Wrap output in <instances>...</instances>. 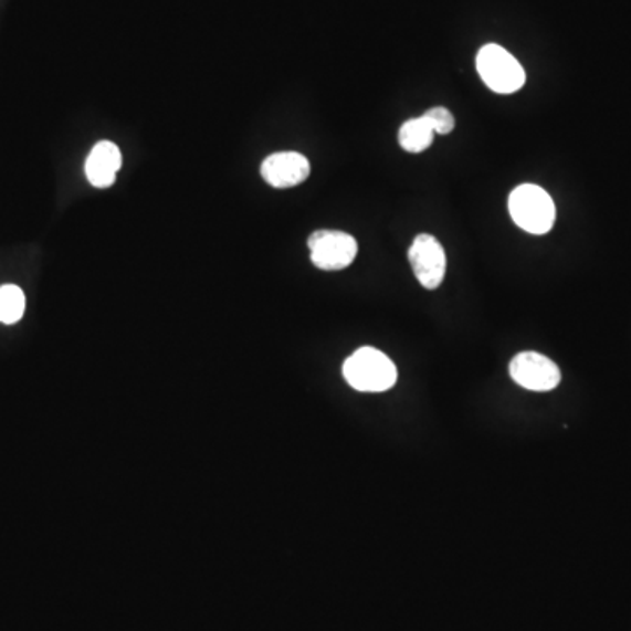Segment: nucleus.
I'll use <instances>...</instances> for the list:
<instances>
[{"instance_id": "nucleus-1", "label": "nucleus", "mask_w": 631, "mask_h": 631, "mask_svg": "<svg viewBox=\"0 0 631 631\" xmlns=\"http://www.w3.org/2000/svg\"><path fill=\"white\" fill-rule=\"evenodd\" d=\"M344 379L351 388L364 393H382L397 385V367L376 348H360L344 361Z\"/></svg>"}, {"instance_id": "nucleus-2", "label": "nucleus", "mask_w": 631, "mask_h": 631, "mask_svg": "<svg viewBox=\"0 0 631 631\" xmlns=\"http://www.w3.org/2000/svg\"><path fill=\"white\" fill-rule=\"evenodd\" d=\"M508 212L519 229L534 235H544L555 227V202L537 185H519L514 188L508 196Z\"/></svg>"}, {"instance_id": "nucleus-3", "label": "nucleus", "mask_w": 631, "mask_h": 631, "mask_svg": "<svg viewBox=\"0 0 631 631\" xmlns=\"http://www.w3.org/2000/svg\"><path fill=\"white\" fill-rule=\"evenodd\" d=\"M475 65H477V73L484 81V85L493 90L495 94H514L525 86V69L498 44H486L481 48Z\"/></svg>"}, {"instance_id": "nucleus-4", "label": "nucleus", "mask_w": 631, "mask_h": 631, "mask_svg": "<svg viewBox=\"0 0 631 631\" xmlns=\"http://www.w3.org/2000/svg\"><path fill=\"white\" fill-rule=\"evenodd\" d=\"M311 260L322 271H343L355 262L358 242L339 230H318L307 239Z\"/></svg>"}, {"instance_id": "nucleus-5", "label": "nucleus", "mask_w": 631, "mask_h": 631, "mask_svg": "<svg viewBox=\"0 0 631 631\" xmlns=\"http://www.w3.org/2000/svg\"><path fill=\"white\" fill-rule=\"evenodd\" d=\"M508 372L516 385L528 391H538V393L555 390L561 381L558 365L551 358L535 351L519 353L514 356L508 365Z\"/></svg>"}, {"instance_id": "nucleus-6", "label": "nucleus", "mask_w": 631, "mask_h": 631, "mask_svg": "<svg viewBox=\"0 0 631 631\" xmlns=\"http://www.w3.org/2000/svg\"><path fill=\"white\" fill-rule=\"evenodd\" d=\"M409 262L416 280L427 290H437L445 277V251L430 233H420L409 248Z\"/></svg>"}, {"instance_id": "nucleus-7", "label": "nucleus", "mask_w": 631, "mask_h": 631, "mask_svg": "<svg viewBox=\"0 0 631 631\" xmlns=\"http://www.w3.org/2000/svg\"><path fill=\"white\" fill-rule=\"evenodd\" d=\"M309 175V160L297 151L274 153L262 164L263 179L274 188L298 187Z\"/></svg>"}, {"instance_id": "nucleus-8", "label": "nucleus", "mask_w": 631, "mask_h": 631, "mask_svg": "<svg viewBox=\"0 0 631 631\" xmlns=\"http://www.w3.org/2000/svg\"><path fill=\"white\" fill-rule=\"evenodd\" d=\"M119 169H122V153L111 140H102L95 145L86 158V178L95 188H109L115 182Z\"/></svg>"}, {"instance_id": "nucleus-9", "label": "nucleus", "mask_w": 631, "mask_h": 631, "mask_svg": "<svg viewBox=\"0 0 631 631\" xmlns=\"http://www.w3.org/2000/svg\"><path fill=\"white\" fill-rule=\"evenodd\" d=\"M433 136L435 132L429 124V119L420 116V118L407 119L406 124L400 127L399 143L403 151L423 153L432 146Z\"/></svg>"}, {"instance_id": "nucleus-10", "label": "nucleus", "mask_w": 631, "mask_h": 631, "mask_svg": "<svg viewBox=\"0 0 631 631\" xmlns=\"http://www.w3.org/2000/svg\"><path fill=\"white\" fill-rule=\"evenodd\" d=\"M23 313H25V295L22 290L14 284L2 286L0 288V322L13 325L22 319Z\"/></svg>"}, {"instance_id": "nucleus-11", "label": "nucleus", "mask_w": 631, "mask_h": 631, "mask_svg": "<svg viewBox=\"0 0 631 631\" xmlns=\"http://www.w3.org/2000/svg\"><path fill=\"white\" fill-rule=\"evenodd\" d=\"M423 116L429 119V124L432 125L435 134L445 136V134H451L454 130V116L445 107H432Z\"/></svg>"}]
</instances>
